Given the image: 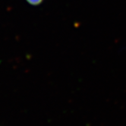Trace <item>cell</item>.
<instances>
[{"label":"cell","instance_id":"6da1fadb","mask_svg":"<svg viewBox=\"0 0 126 126\" xmlns=\"http://www.w3.org/2000/svg\"><path fill=\"white\" fill-rule=\"evenodd\" d=\"M26 1L31 5H38L43 2V0H26Z\"/></svg>","mask_w":126,"mask_h":126}]
</instances>
